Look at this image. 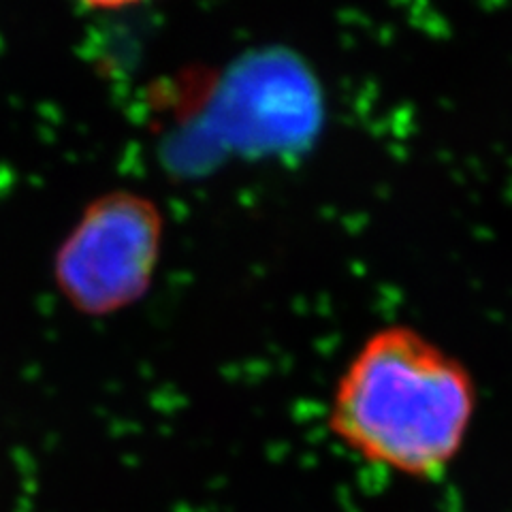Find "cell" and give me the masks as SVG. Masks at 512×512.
I'll return each mask as SVG.
<instances>
[{"instance_id":"1","label":"cell","mask_w":512,"mask_h":512,"mask_svg":"<svg viewBox=\"0 0 512 512\" xmlns=\"http://www.w3.org/2000/svg\"><path fill=\"white\" fill-rule=\"evenodd\" d=\"M474 408L476 387L463 363L416 329L389 325L348 363L329 427L365 461L429 478L459 453Z\"/></svg>"},{"instance_id":"2","label":"cell","mask_w":512,"mask_h":512,"mask_svg":"<svg viewBox=\"0 0 512 512\" xmlns=\"http://www.w3.org/2000/svg\"><path fill=\"white\" fill-rule=\"evenodd\" d=\"M163 244L160 205L137 190H109L84 207L58 246L54 284L79 314H118L150 293Z\"/></svg>"},{"instance_id":"3","label":"cell","mask_w":512,"mask_h":512,"mask_svg":"<svg viewBox=\"0 0 512 512\" xmlns=\"http://www.w3.org/2000/svg\"><path fill=\"white\" fill-rule=\"evenodd\" d=\"M82 3L88 5V7H92V9L111 11V9H124V7H131V5L143 3V0H82Z\"/></svg>"}]
</instances>
